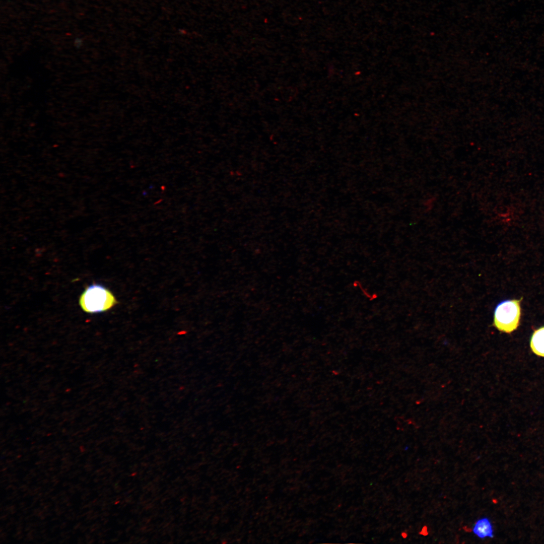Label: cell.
Wrapping results in <instances>:
<instances>
[{
    "instance_id": "1",
    "label": "cell",
    "mask_w": 544,
    "mask_h": 544,
    "mask_svg": "<svg viewBox=\"0 0 544 544\" xmlns=\"http://www.w3.org/2000/svg\"><path fill=\"white\" fill-rule=\"evenodd\" d=\"M79 303L85 312L98 313L110 309L117 304V301L105 286L93 284L85 289L80 298Z\"/></svg>"
},
{
    "instance_id": "2",
    "label": "cell",
    "mask_w": 544,
    "mask_h": 544,
    "mask_svg": "<svg viewBox=\"0 0 544 544\" xmlns=\"http://www.w3.org/2000/svg\"><path fill=\"white\" fill-rule=\"evenodd\" d=\"M520 300H509L499 303L494 314V325L500 331L511 333L517 329L520 318Z\"/></svg>"
},
{
    "instance_id": "3",
    "label": "cell",
    "mask_w": 544,
    "mask_h": 544,
    "mask_svg": "<svg viewBox=\"0 0 544 544\" xmlns=\"http://www.w3.org/2000/svg\"><path fill=\"white\" fill-rule=\"evenodd\" d=\"M473 533L478 537L483 539L494 537L493 525L488 518L483 517L478 519L474 523Z\"/></svg>"
},
{
    "instance_id": "4",
    "label": "cell",
    "mask_w": 544,
    "mask_h": 544,
    "mask_svg": "<svg viewBox=\"0 0 544 544\" xmlns=\"http://www.w3.org/2000/svg\"><path fill=\"white\" fill-rule=\"evenodd\" d=\"M530 345L535 354L544 357V326L534 331L531 337Z\"/></svg>"
}]
</instances>
